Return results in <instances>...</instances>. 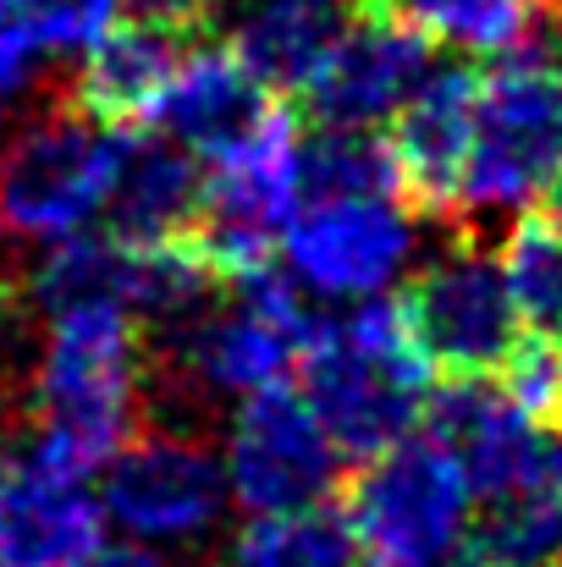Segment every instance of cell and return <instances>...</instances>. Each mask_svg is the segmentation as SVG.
Here are the masks:
<instances>
[{
	"instance_id": "cell-1",
	"label": "cell",
	"mask_w": 562,
	"mask_h": 567,
	"mask_svg": "<svg viewBox=\"0 0 562 567\" xmlns=\"http://www.w3.org/2000/svg\"><path fill=\"white\" fill-rule=\"evenodd\" d=\"M139 320L111 303L61 309L44 320V342L28 375V457L89 480L133 435L144 402Z\"/></svg>"
},
{
	"instance_id": "cell-2",
	"label": "cell",
	"mask_w": 562,
	"mask_h": 567,
	"mask_svg": "<svg viewBox=\"0 0 562 567\" xmlns=\"http://www.w3.org/2000/svg\"><path fill=\"white\" fill-rule=\"evenodd\" d=\"M304 396L343 446V457H380L408 441L430 413V359L397 298L354 303L343 320L315 326L304 353Z\"/></svg>"
},
{
	"instance_id": "cell-3",
	"label": "cell",
	"mask_w": 562,
	"mask_h": 567,
	"mask_svg": "<svg viewBox=\"0 0 562 567\" xmlns=\"http://www.w3.org/2000/svg\"><path fill=\"white\" fill-rule=\"evenodd\" d=\"M127 127L89 116L78 100L28 111L0 133V231L61 243L94 231L111 209Z\"/></svg>"
},
{
	"instance_id": "cell-4",
	"label": "cell",
	"mask_w": 562,
	"mask_h": 567,
	"mask_svg": "<svg viewBox=\"0 0 562 567\" xmlns=\"http://www.w3.org/2000/svg\"><path fill=\"white\" fill-rule=\"evenodd\" d=\"M315 320L298 298V281L276 265L232 276L226 298L215 292L198 315L166 331V370L177 391L198 402H243L265 385H282L304 364Z\"/></svg>"
},
{
	"instance_id": "cell-5",
	"label": "cell",
	"mask_w": 562,
	"mask_h": 567,
	"mask_svg": "<svg viewBox=\"0 0 562 567\" xmlns=\"http://www.w3.org/2000/svg\"><path fill=\"white\" fill-rule=\"evenodd\" d=\"M562 188V61L513 50L480 72L474 144L452 215H524Z\"/></svg>"
},
{
	"instance_id": "cell-6",
	"label": "cell",
	"mask_w": 562,
	"mask_h": 567,
	"mask_svg": "<svg viewBox=\"0 0 562 567\" xmlns=\"http://www.w3.org/2000/svg\"><path fill=\"white\" fill-rule=\"evenodd\" d=\"M343 518L365 567H452L474 540V485L430 430H413L365 463Z\"/></svg>"
},
{
	"instance_id": "cell-7",
	"label": "cell",
	"mask_w": 562,
	"mask_h": 567,
	"mask_svg": "<svg viewBox=\"0 0 562 567\" xmlns=\"http://www.w3.org/2000/svg\"><path fill=\"white\" fill-rule=\"evenodd\" d=\"M282 270L298 292L326 303H375L391 298L419 259V226L402 188H348V193H304L282 248Z\"/></svg>"
},
{
	"instance_id": "cell-8",
	"label": "cell",
	"mask_w": 562,
	"mask_h": 567,
	"mask_svg": "<svg viewBox=\"0 0 562 567\" xmlns=\"http://www.w3.org/2000/svg\"><path fill=\"white\" fill-rule=\"evenodd\" d=\"M100 474H105L100 485L105 524L127 546L150 551L204 546L232 507L221 446H210L193 430H139Z\"/></svg>"
},
{
	"instance_id": "cell-9",
	"label": "cell",
	"mask_w": 562,
	"mask_h": 567,
	"mask_svg": "<svg viewBox=\"0 0 562 567\" xmlns=\"http://www.w3.org/2000/svg\"><path fill=\"white\" fill-rule=\"evenodd\" d=\"M397 303L430 370H441L447 380H502V370L530 342L497 254L474 237H458L441 254H430L408 276V292Z\"/></svg>"
},
{
	"instance_id": "cell-10",
	"label": "cell",
	"mask_w": 562,
	"mask_h": 567,
	"mask_svg": "<svg viewBox=\"0 0 562 567\" xmlns=\"http://www.w3.org/2000/svg\"><path fill=\"white\" fill-rule=\"evenodd\" d=\"M193 243L210 254L221 281L265 270L282 248V231L304 198V133L287 111H276L254 138L204 161Z\"/></svg>"
},
{
	"instance_id": "cell-11",
	"label": "cell",
	"mask_w": 562,
	"mask_h": 567,
	"mask_svg": "<svg viewBox=\"0 0 562 567\" xmlns=\"http://www.w3.org/2000/svg\"><path fill=\"white\" fill-rule=\"evenodd\" d=\"M221 468L226 491L243 513H287V507H320L337 491L343 446L320 424L304 385H265L226 413L221 435Z\"/></svg>"
},
{
	"instance_id": "cell-12",
	"label": "cell",
	"mask_w": 562,
	"mask_h": 567,
	"mask_svg": "<svg viewBox=\"0 0 562 567\" xmlns=\"http://www.w3.org/2000/svg\"><path fill=\"white\" fill-rule=\"evenodd\" d=\"M430 72V39L386 0H365L298 94L320 127L375 133L402 116V105L425 89Z\"/></svg>"
},
{
	"instance_id": "cell-13",
	"label": "cell",
	"mask_w": 562,
	"mask_h": 567,
	"mask_svg": "<svg viewBox=\"0 0 562 567\" xmlns=\"http://www.w3.org/2000/svg\"><path fill=\"white\" fill-rule=\"evenodd\" d=\"M276 116L265 78L232 50V39H193L150 116L161 138H172L193 161H215L254 138Z\"/></svg>"
},
{
	"instance_id": "cell-14",
	"label": "cell",
	"mask_w": 562,
	"mask_h": 567,
	"mask_svg": "<svg viewBox=\"0 0 562 567\" xmlns=\"http://www.w3.org/2000/svg\"><path fill=\"white\" fill-rule=\"evenodd\" d=\"M187 39L183 11H161V6H133L100 44H89L78 55V83L72 100L111 122V127H150Z\"/></svg>"
},
{
	"instance_id": "cell-15",
	"label": "cell",
	"mask_w": 562,
	"mask_h": 567,
	"mask_svg": "<svg viewBox=\"0 0 562 567\" xmlns=\"http://www.w3.org/2000/svg\"><path fill=\"white\" fill-rule=\"evenodd\" d=\"M105 507L89 480L33 457L0 468V567H89L105 551Z\"/></svg>"
},
{
	"instance_id": "cell-16",
	"label": "cell",
	"mask_w": 562,
	"mask_h": 567,
	"mask_svg": "<svg viewBox=\"0 0 562 567\" xmlns=\"http://www.w3.org/2000/svg\"><path fill=\"white\" fill-rule=\"evenodd\" d=\"M474 100H480V72H469V66H436L425 78V89L391 122V138L386 144H391L397 183L408 193V204L436 209V215H452L458 209L469 144H474Z\"/></svg>"
},
{
	"instance_id": "cell-17",
	"label": "cell",
	"mask_w": 562,
	"mask_h": 567,
	"mask_svg": "<svg viewBox=\"0 0 562 567\" xmlns=\"http://www.w3.org/2000/svg\"><path fill=\"white\" fill-rule=\"evenodd\" d=\"M198 161L177 150L172 138L150 133H127V155L116 172V193H111V231L127 243H172V237H193L198 220Z\"/></svg>"
},
{
	"instance_id": "cell-18",
	"label": "cell",
	"mask_w": 562,
	"mask_h": 567,
	"mask_svg": "<svg viewBox=\"0 0 562 567\" xmlns=\"http://www.w3.org/2000/svg\"><path fill=\"white\" fill-rule=\"evenodd\" d=\"M359 6L365 0H248L232 28V50L265 78L270 94L304 89Z\"/></svg>"
},
{
	"instance_id": "cell-19",
	"label": "cell",
	"mask_w": 562,
	"mask_h": 567,
	"mask_svg": "<svg viewBox=\"0 0 562 567\" xmlns=\"http://www.w3.org/2000/svg\"><path fill=\"white\" fill-rule=\"evenodd\" d=\"M215 567H354L348 518L320 507H287V513H248Z\"/></svg>"
},
{
	"instance_id": "cell-20",
	"label": "cell",
	"mask_w": 562,
	"mask_h": 567,
	"mask_svg": "<svg viewBox=\"0 0 562 567\" xmlns=\"http://www.w3.org/2000/svg\"><path fill=\"white\" fill-rule=\"evenodd\" d=\"M502 281L513 292V309L530 337L562 331V226L552 209H524L497 243Z\"/></svg>"
},
{
	"instance_id": "cell-21",
	"label": "cell",
	"mask_w": 562,
	"mask_h": 567,
	"mask_svg": "<svg viewBox=\"0 0 562 567\" xmlns=\"http://www.w3.org/2000/svg\"><path fill=\"white\" fill-rule=\"evenodd\" d=\"M474 551L486 567H562V480L480 502Z\"/></svg>"
},
{
	"instance_id": "cell-22",
	"label": "cell",
	"mask_w": 562,
	"mask_h": 567,
	"mask_svg": "<svg viewBox=\"0 0 562 567\" xmlns=\"http://www.w3.org/2000/svg\"><path fill=\"white\" fill-rule=\"evenodd\" d=\"M408 17L430 44H452L469 55H513L530 28L546 17V0H386Z\"/></svg>"
},
{
	"instance_id": "cell-23",
	"label": "cell",
	"mask_w": 562,
	"mask_h": 567,
	"mask_svg": "<svg viewBox=\"0 0 562 567\" xmlns=\"http://www.w3.org/2000/svg\"><path fill=\"white\" fill-rule=\"evenodd\" d=\"M11 6L39 55H83L133 11V0H11Z\"/></svg>"
},
{
	"instance_id": "cell-24",
	"label": "cell",
	"mask_w": 562,
	"mask_h": 567,
	"mask_svg": "<svg viewBox=\"0 0 562 567\" xmlns=\"http://www.w3.org/2000/svg\"><path fill=\"white\" fill-rule=\"evenodd\" d=\"M39 44L28 39V28L17 22V6L0 0V105L22 100L33 89V72H39Z\"/></svg>"
},
{
	"instance_id": "cell-25",
	"label": "cell",
	"mask_w": 562,
	"mask_h": 567,
	"mask_svg": "<svg viewBox=\"0 0 562 567\" xmlns=\"http://www.w3.org/2000/svg\"><path fill=\"white\" fill-rule=\"evenodd\" d=\"M89 567H172V563H166V551H150V546H127L122 540V546H105Z\"/></svg>"
},
{
	"instance_id": "cell-26",
	"label": "cell",
	"mask_w": 562,
	"mask_h": 567,
	"mask_svg": "<svg viewBox=\"0 0 562 567\" xmlns=\"http://www.w3.org/2000/svg\"><path fill=\"white\" fill-rule=\"evenodd\" d=\"M133 6H161V11H183V17H193V6H204V0H133Z\"/></svg>"
},
{
	"instance_id": "cell-27",
	"label": "cell",
	"mask_w": 562,
	"mask_h": 567,
	"mask_svg": "<svg viewBox=\"0 0 562 567\" xmlns=\"http://www.w3.org/2000/svg\"><path fill=\"white\" fill-rule=\"evenodd\" d=\"M552 342V337H546ZM552 364H558V419H562V331H558V342H552Z\"/></svg>"
},
{
	"instance_id": "cell-28",
	"label": "cell",
	"mask_w": 562,
	"mask_h": 567,
	"mask_svg": "<svg viewBox=\"0 0 562 567\" xmlns=\"http://www.w3.org/2000/svg\"><path fill=\"white\" fill-rule=\"evenodd\" d=\"M546 204H552V220H558V226H562V188L552 193V198H546Z\"/></svg>"
},
{
	"instance_id": "cell-29",
	"label": "cell",
	"mask_w": 562,
	"mask_h": 567,
	"mask_svg": "<svg viewBox=\"0 0 562 567\" xmlns=\"http://www.w3.org/2000/svg\"><path fill=\"white\" fill-rule=\"evenodd\" d=\"M0 309H6V281H0Z\"/></svg>"
},
{
	"instance_id": "cell-30",
	"label": "cell",
	"mask_w": 562,
	"mask_h": 567,
	"mask_svg": "<svg viewBox=\"0 0 562 567\" xmlns=\"http://www.w3.org/2000/svg\"><path fill=\"white\" fill-rule=\"evenodd\" d=\"M452 567H458V563H452ZM474 567H486V563H474Z\"/></svg>"
}]
</instances>
